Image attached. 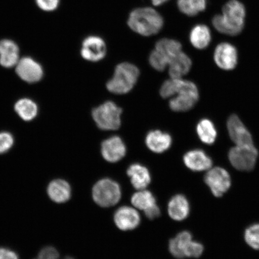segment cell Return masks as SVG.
I'll return each mask as SVG.
<instances>
[{"mask_svg": "<svg viewBox=\"0 0 259 259\" xmlns=\"http://www.w3.org/2000/svg\"><path fill=\"white\" fill-rule=\"evenodd\" d=\"M16 71L22 80L28 83L38 82L44 75L40 65L30 57L19 60L16 64Z\"/></svg>", "mask_w": 259, "mask_h": 259, "instance_id": "obj_12", "label": "cell"}, {"mask_svg": "<svg viewBox=\"0 0 259 259\" xmlns=\"http://www.w3.org/2000/svg\"><path fill=\"white\" fill-rule=\"evenodd\" d=\"M196 131L200 141L204 144H213L218 137L214 124L208 119L200 120L197 125Z\"/></svg>", "mask_w": 259, "mask_h": 259, "instance_id": "obj_25", "label": "cell"}, {"mask_svg": "<svg viewBox=\"0 0 259 259\" xmlns=\"http://www.w3.org/2000/svg\"><path fill=\"white\" fill-rule=\"evenodd\" d=\"M64 259H74V258L72 257L68 256V257H65Z\"/></svg>", "mask_w": 259, "mask_h": 259, "instance_id": "obj_38", "label": "cell"}, {"mask_svg": "<svg viewBox=\"0 0 259 259\" xmlns=\"http://www.w3.org/2000/svg\"><path fill=\"white\" fill-rule=\"evenodd\" d=\"M245 16V6L241 2L229 0L223 8L222 15L215 16L212 23L221 33L235 36L244 29Z\"/></svg>", "mask_w": 259, "mask_h": 259, "instance_id": "obj_1", "label": "cell"}, {"mask_svg": "<svg viewBox=\"0 0 259 259\" xmlns=\"http://www.w3.org/2000/svg\"><path fill=\"white\" fill-rule=\"evenodd\" d=\"M229 135L236 145H253L252 136L236 115H232L227 122Z\"/></svg>", "mask_w": 259, "mask_h": 259, "instance_id": "obj_11", "label": "cell"}, {"mask_svg": "<svg viewBox=\"0 0 259 259\" xmlns=\"http://www.w3.org/2000/svg\"><path fill=\"white\" fill-rule=\"evenodd\" d=\"M59 252L53 247H46L42 249L38 254L37 259H58Z\"/></svg>", "mask_w": 259, "mask_h": 259, "instance_id": "obj_34", "label": "cell"}, {"mask_svg": "<svg viewBox=\"0 0 259 259\" xmlns=\"http://www.w3.org/2000/svg\"><path fill=\"white\" fill-rule=\"evenodd\" d=\"M15 109L20 117L24 121H31L36 116L38 108L36 104L28 99L19 100L16 103Z\"/></svg>", "mask_w": 259, "mask_h": 259, "instance_id": "obj_27", "label": "cell"}, {"mask_svg": "<svg viewBox=\"0 0 259 259\" xmlns=\"http://www.w3.org/2000/svg\"><path fill=\"white\" fill-rule=\"evenodd\" d=\"M101 153L105 160L110 163H116L124 157L125 145L121 138L112 137L102 142Z\"/></svg>", "mask_w": 259, "mask_h": 259, "instance_id": "obj_13", "label": "cell"}, {"mask_svg": "<svg viewBox=\"0 0 259 259\" xmlns=\"http://www.w3.org/2000/svg\"><path fill=\"white\" fill-rule=\"evenodd\" d=\"M205 182L213 195L218 197L222 196L231 186V179L229 173L223 168L219 167L209 169L205 176Z\"/></svg>", "mask_w": 259, "mask_h": 259, "instance_id": "obj_8", "label": "cell"}, {"mask_svg": "<svg viewBox=\"0 0 259 259\" xmlns=\"http://www.w3.org/2000/svg\"><path fill=\"white\" fill-rule=\"evenodd\" d=\"M258 152L253 145H236L230 150L229 159L235 169L241 171L253 169Z\"/></svg>", "mask_w": 259, "mask_h": 259, "instance_id": "obj_7", "label": "cell"}, {"mask_svg": "<svg viewBox=\"0 0 259 259\" xmlns=\"http://www.w3.org/2000/svg\"><path fill=\"white\" fill-rule=\"evenodd\" d=\"M177 6L182 14L192 17L205 11L206 2V0H177Z\"/></svg>", "mask_w": 259, "mask_h": 259, "instance_id": "obj_26", "label": "cell"}, {"mask_svg": "<svg viewBox=\"0 0 259 259\" xmlns=\"http://www.w3.org/2000/svg\"><path fill=\"white\" fill-rule=\"evenodd\" d=\"M150 1L152 5L155 6V7H158V6L165 4V3L170 1V0H150Z\"/></svg>", "mask_w": 259, "mask_h": 259, "instance_id": "obj_37", "label": "cell"}, {"mask_svg": "<svg viewBox=\"0 0 259 259\" xmlns=\"http://www.w3.org/2000/svg\"><path fill=\"white\" fill-rule=\"evenodd\" d=\"M144 212L145 216L150 220L158 218V217H160L161 213L159 207L157 206V204L145 210Z\"/></svg>", "mask_w": 259, "mask_h": 259, "instance_id": "obj_35", "label": "cell"}, {"mask_svg": "<svg viewBox=\"0 0 259 259\" xmlns=\"http://www.w3.org/2000/svg\"><path fill=\"white\" fill-rule=\"evenodd\" d=\"M213 59L220 69L225 70H233L238 63L237 50L231 44H220L215 48Z\"/></svg>", "mask_w": 259, "mask_h": 259, "instance_id": "obj_10", "label": "cell"}, {"mask_svg": "<svg viewBox=\"0 0 259 259\" xmlns=\"http://www.w3.org/2000/svg\"><path fill=\"white\" fill-rule=\"evenodd\" d=\"M145 143L151 151L160 154L169 150L172 140L169 134L156 130L148 133Z\"/></svg>", "mask_w": 259, "mask_h": 259, "instance_id": "obj_16", "label": "cell"}, {"mask_svg": "<svg viewBox=\"0 0 259 259\" xmlns=\"http://www.w3.org/2000/svg\"><path fill=\"white\" fill-rule=\"evenodd\" d=\"M122 109L112 101H108L94 109L92 116L100 129L116 131L120 127Z\"/></svg>", "mask_w": 259, "mask_h": 259, "instance_id": "obj_5", "label": "cell"}, {"mask_svg": "<svg viewBox=\"0 0 259 259\" xmlns=\"http://www.w3.org/2000/svg\"><path fill=\"white\" fill-rule=\"evenodd\" d=\"M34 259H37V258H34Z\"/></svg>", "mask_w": 259, "mask_h": 259, "instance_id": "obj_39", "label": "cell"}, {"mask_svg": "<svg viewBox=\"0 0 259 259\" xmlns=\"http://www.w3.org/2000/svg\"><path fill=\"white\" fill-rule=\"evenodd\" d=\"M199 97L196 84L181 78L178 80L176 95L170 99V108L174 112L189 111L196 104Z\"/></svg>", "mask_w": 259, "mask_h": 259, "instance_id": "obj_4", "label": "cell"}, {"mask_svg": "<svg viewBox=\"0 0 259 259\" xmlns=\"http://www.w3.org/2000/svg\"><path fill=\"white\" fill-rule=\"evenodd\" d=\"M131 202L135 208L143 210L144 211L145 210L155 205L156 199L150 191L141 190L132 196Z\"/></svg>", "mask_w": 259, "mask_h": 259, "instance_id": "obj_28", "label": "cell"}, {"mask_svg": "<svg viewBox=\"0 0 259 259\" xmlns=\"http://www.w3.org/2000/svg\"><path fill=\"white\" fill-rule=\"evenodd\" d=\"M113 219L116 226L123 231L137 228L141 222L140 215L137 210L127 206H122L116 210Z\"/></svg>", "mask_w": 259, "mask_h": 259, "instance_id": "obj_14", "label": "cell"}, {"mask_svg": "<svg viewBox=\"0 0 259 259\" xmlns=\"http://www.w3.org/2000/svg\"><path fill=\"white\" fill-rule=\"evenodd\" d=\"M14 143V137L11 134L8 132L0 133V154L7 153Z\"/></svg>", "mask_w": 259, "mask_h": 259, "instance_id": "obj_32", "label": "cell"}, {"mask_svg": "<svg viewBox=\"0 0 259 259\" xmlns=\"http://www.w3.org/2000/svg\"><path fill=\"white\" fill-rule=\"evenodd\" d=\"M94 201L100 206L108 208L117 204L121 197V187L109 178H104L96 183L92 190Z\"/></svg>", "mask_w": 259, "mask_h": 259, "instance_id": "obj_6", "label": "cell"}, {"mask_svg": "<svg viewBox=\"0 0 259 259\" xmlns=\"http://www.w3.org/2000/svg\"><path fill=\"white\" fill-rule=\"evenodd\" d=\"M127 174L136 189L144 190L151 183V175L147 167L140 164H133L128 168Z\"/></svg>", "mask_w": 259, "mask_h": 259, "instance_id": "obj_18", "label": "cell"}, {"mask_svg": "<svg viewBox=\"0 0 259 259\" xmlns=\"http://www.w3.org/2000/svg\"><path fill=\"white\" fill-rule=\"evenodd\" d=\"M0 259H19L14 251L5 248H0Z\"/></svg>", "mask_w": 259, "mask_h": 259, "instance_id": "obj_36", "label": "cell"}, {"mask_svg": "<svg viewBox=\"0 0 259 259\" xmlns=\"http://www.w3.org/2000/svg\"><path fill=\"white\" fill-rule=\"evenodd\" d=\"M184 163L190 170L200 171L210 169L212 161L208 155L201 150H194L184 155Z\"/></svg>", "mask_w": 259, "mask_h": 259, "instance_id": "obj_15", "label": "cell"}, {"mask_svg": "<svg viewBox=\"0 0 259 259\" xmlns=\"http://www.w3.org/2000/svg\"><path fill=\"white\" fill-rule=\"evenodd\" d=\"M203 246L199 242L191 241L184 250V255L188 257H199L203 251Z\"/></svg>", "mask_w": 259, "mask_h": 259, "instance_id": "obj_31", "label": "cell"}, {"mask_svg": "<svg viewBox=\"0 0 259 259\" xmlns=\"http://www.w3.org/2000/svg\"><path fill=\"white\" fill-rule=\"evenodd\" d=\"M163 16L152 7L136 8L130 13L127 25L136 33L145 37L157 34L163 28Z\"/></svg>", "mask_w": 259, "mask_h": 259, "instance_id": "obj_2", "label": "cell"}, {"mask_svg": "<svg viewBox=\"0 0 259 259\" xmlns=\"http://www.w3.org/2000/svg\"><path fill=\"white\" fill-rule=\"evenodd\" d=\"M106 42L98 35H89L82 41L80 54L83 59L97 62L103 59L106 55Z\"/></svg>", "mask_w": 259, "mask_h": 259, "instance_id": "obj_9", "label": "cell"}, {"mask_svg": "<svg viewBox=\"0 0 259 259\" xmlns=\"http://www.w3.org/2000/svg\"><path fill=\"white\" fill-rule=\"evenodd\" d=\"M192 66V61L190 57L183 51L181 52L168 64L171 78H183L184 76L189 72Z\"/></svg>", "mask_w": 259, "mask_h": 259, "instance_id": "obj_20", "label": "cell"}, {"mask_svg": "<svg viewBox=\"0 0 259 259\" xmlns=\"http://www.w3.org/2000/svg\"><path fill=\"white\" fill-rule=\"evenodd\" d=\"M190 212V205L186 197L182 194L171 197L168 203V213L171 219L176 221L185 220Z\"/></svg>", "mask_w": 259, "mask_h": 259, "instance_id": "obj_19", "label": "cell"}, {"mask_svg": "<svg viewBox=\"0 0 259 259\" xmlns=\"http://www.w3.org/2000/svg\"><path fill=\"white\" fill-rule=\"evenodd\" d=\"M192 240V235L189 232L183 231L178 234L176 238L170 239L169 250L174 257L178 259L185 257L184 250L189 243Z\"/></svg>", "mask_w": 259, "mask_h": 259, "instance_id": "obj_23", "label": "cell"}, {"mask_svg": "<svg viewBox=\"0 0 259 259\" xmlns=\"http://www.w3.org/2000/svg\"><path fill=\"white\" fill-rule=\"evenodd\" d=\"M182 48V45L178 40L164 38L157 42L154 50L166 57L169 63L173 58L183 51Z\"/></svg>", "mask_w": 259, "mask_h": 259, "instance_id": "obj_24", "label": "cell"}, {"mask_svg": "<svg viewBox=\"0 0 259 259\" xmlns=\"http://www.w3.org/2000/svg\"><path fill=\"white\" fill-rule=\"evenodd\" d=\"M149 62L152 67L160 72L166 69L169 64L167 58L155 50L151 52L149 57Z\"/></svg>", "mask_w": 259, "mask_h": 259, "instance_id": "obj_29", "label": "cell"}, {"mask_svg": "<svg viewBox=\"0 0 259 259\" xmlns=\"http://www.w3.org/2000/svg\"><path fill=\"white\" fill-rule=\"evenodd\" d=\"M35 3L41 11L53 12L59 7L60 0H35Z\"/></svg>", "mask_w": 259, "mask_h": 259, "instance_id": "obj_33", "label": "cell"}, {"mask_svg": "<svg viewBox=\"0 0 259 259\" xmlns=\"http://www.w3.org/2000/svg\"><path fill=\"white\" fill-rule=\"evenodd\" d=\"M19 61V48L14 41L11 39L0 40V64L3 67L11 68Z\"/></svg>", "mask_w": 259, "mask_h": 259, "instance_id": "obj_17", "label": "cell"}, {"mask_svg": "<svg viewBox=\"0 0 259 259\" xmlns=\"http://www.w3.org/2000/svg\"><path fill=\"white\" fill-rule=\"evenodd\" d=\"M70 186L63 180H56L52 181L48 187V194L53 201L62 203L66 202L71 197Z\"/></svg>", "mask_w": 259, "mask_h": 259, "instance_id": "obj_21", "label": "cell"}, {"mask_svg": "<svg viewBox=\"0 0 259 259\" xmlns=\"http://www.w3.org/2000/svg\"><path fill=\"white\" fill-rule=\"evenodd\" d=\"M139 70L134 64L122 63L116 67L114 74L106 83L109 92L124 95L134 89L139 76Z\"/></svg>", "mask_w": 259, "mask_h": 259, "instance_id": "obj_3", "label": "cell"}, {"mask_svg": "<svg viewBox=\"0 0 259 259\" xmlns=\"http://www.w3.org/2000/svg\"><path fill=\"white\" fill-rule=\"evenodd\" d=\"M245 240L255 250H259V223L249 227L245 232Z\"/></svg>", "mask_w": 259, "mask_h": 259, "instance_id": "obj_30", "label": "cell"}, {"mask_svg": "<svg viewBox=\"0 0 259 259\" xmlns=\"http://www.w3.org/2000/svg\"><path fill=\"white\" fill-rule=\"evenodd\" d=\"M190 41L193 46L198 50L206 48L211 41V33L209 28L203 24L196 25L191 30Z\"/></svg>", "mask_w": 259, "mask_h": 259, "instance_id": "obj_22", "label": "cell"}]
</instances>
